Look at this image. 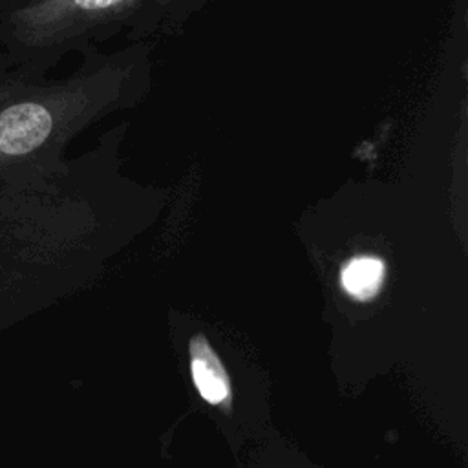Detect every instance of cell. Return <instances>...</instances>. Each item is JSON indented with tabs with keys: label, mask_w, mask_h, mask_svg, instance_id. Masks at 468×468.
I'll return each instance as SVG.
<instances>
[{
	"label": "cell",
	"mask_w": 468,
	"mask_h": 468,
	"mask_svg": "<svg viewBox=\"0 0 468 468\" xmlns=\"http://www.w3.org/2000/svg\"><path fill=\"white\" fill-rule=\"evenodd\" d=\"M150 0H27L0 13V68L27 77L44 73L66 51Z\"/></svg>",
	"instance_id": "3957f363"
},
{
	"label": "cell",
	"mask_w": 468,
	"mask_h": 468,
	"mask_svg": "<svg viewBox=\"0 0 468 468\" xmlns=\"http://www.w3.org/2000/svg\"><path fill=\"white\" fill-rule=\"evenodd\" d=\"M27 0H0V13L2 11H9V9H13V7H18V5H22V4H26Z\"/></svg>",
	"instance_id": "8992f818"
},
{
	"label": "cell",
	"mask_w": 468,
	"mask_h": 468,
	"mask_svg": "<svg viewBox=\"0 0 468 468\" xmlns=\"http://www.w3.org/2000/svg\"><path fill=\"white\" fill-rule=\"evenodd\" d=\"M102 80L82 69L49 84L0 68V176L60 163L64 144L101 110Z\"/></svg>",
	"instance_id": "7a4b0ae2"
},
{
	"label": "cell",
	"mask_w": 468,
	"mask_h": 468,
	"mask_svg": "<svg viewBox=\"0 0 468 468\" xmlns=\"http://www.w3.org/2000/svg\"><path fill=\"white\" fill-rule=\"evenodd\" d=\"M188 369L192 384L197 395L210 406L230 411L232 408V382L230 375L203 333H196L188 338Z\"/></svg>",
	"instance_id": "277c9868"
},
{
	"label": "cell",
	"mask_w": 468,
	"mask_h": 468,
	"mask_svg": "<svg viewBox=\"0 0 468 468\" xmlns=\"http://www.w3.org/2000/svg\"><path fill=\"white\" fill-rule=\"evenodd\" d=\"M64 161L0 176V331L33 303L35 283L64 232Z\"/></svg>",
	"instance_id": "6da1fadb"
},
{
	"label": "cell",
	"mask_w": 468,
	"mask_h": 468,
	"mask_svg": "<svg viewBox=\"0 0 468 468\" xmlns=\"http://www.w3.org/2000/svg\"><path fill=\"white\" fill-rule=\"evenodd\" d=\"M386 265L375 256H355L340 271L344 291L356 300H371L378 294L384 283Z\"/></svg>",
	"instance_id": "5b68a950"
}]
</instances>
